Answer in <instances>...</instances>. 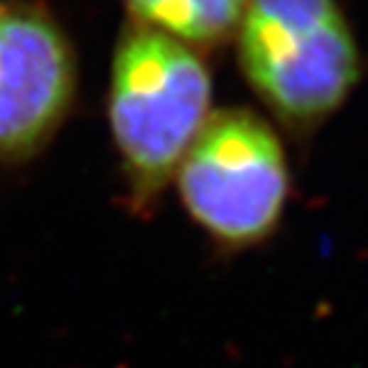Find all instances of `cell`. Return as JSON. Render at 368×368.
<instances>
[{"label":"cell","mask_w":368,"mask_h":368,"mask_svg":"<svg viewBox=\"0 0 368 368\" xmlns=\"http://www.w3.org/2000/svg\"><path fill=\"white\" fill-rule=\"evenodd\" d=\"M234 41L249 89L294 136L318 131L361 82V48L340 0H247Z\"/></svg>","instance_id":"2"},{"label":"cell","mask_w":368,"mask_h":368,"mask_svg":"<svg viewBox=\"0 0 368 368\" xmlns=\"http://www.w3.org/2000/svg\"><path fill=\"white\" fill-rule=\"evenodd\" d=\"M131 24L213 53L234 41L247 0H122Z\"/></svg>","instance_id":"5"},{"label":"cell","mask_w":368,"mask_h":368,"mask_svg":"<svg viewBox=\"0 0 368 368\" xmlns=\"http://www.w3.org/2000/svg\"><path fill=\"white\" fill-rule=\"evenodd\" d=\"M213 115V75L201 53L139 24L113 50L108 122L134 210L153 208Z\"/></svg>","instance_id":"1"},{"label":"cell","mask_w":368,"mask_h":368,"mask_svg":"<svg viewBox=\"0 0 368 368\" xmlns=\"http://www.w3.org/2000/svg\"><path fill=\"white\" fill-rule=\"evenodd\" d=\"M77 96V55L55 17L34 0H0V163L48 146Z\"/></svg>","instance_id":"4"},{"label":"cell","mask_w":368,"mask_h":368,"mask_svg":"<svg viewBox=\"0 0 368 368\" xmlns=\"http://www.w3.org/2000/svg\"><path fill=\"white\" fill-rule=\"evenodd\" d=\"M175 182L189 218L225 251L271 239L292 192L280 131L251 108L213 110Z\"/></svg>","instance_id":"3"}]
</instances>
